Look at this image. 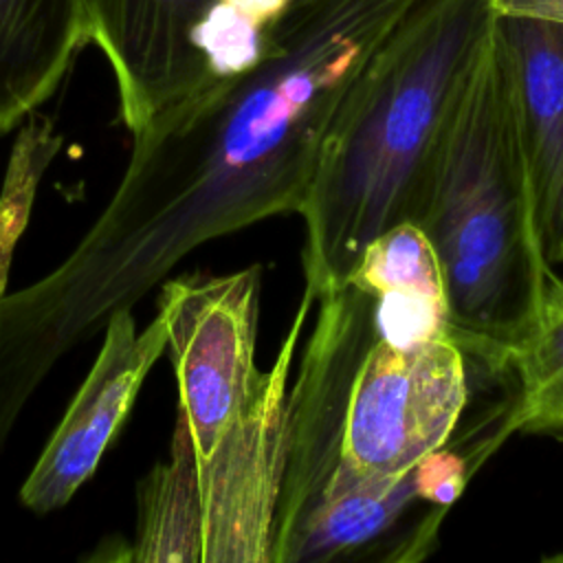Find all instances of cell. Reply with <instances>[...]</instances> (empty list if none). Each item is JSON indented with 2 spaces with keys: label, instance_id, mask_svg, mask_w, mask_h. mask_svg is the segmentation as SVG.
<instances>
[{
  "label": "cell",
  "instance_id": "1",
  "mask_svg": "<svg viewBox=\"0 0 563 563\" xmlns=\"http://www.w3.org/2000/svg\"><path fill=\"white\" fill-rule=\"evenodd\" d=\"M418 0H292L246 73L156 114L110 200L40 279L0 295V449L55 365L196 246L301 213L328 128Z\"/></svg>",
  "mask_w": 563,
  "mask_h": 563
},
{
  "label": "cell",
  "instance_id": "2",
  "mask_svg": "<svg viewBox=\"0 0 563 563\" xmlns=\"http://www.w3.org/2000/svg\"><path fill=\"white\" fill-rule=\"evenodd\" d=\"M468 389L451 336L394 343L374 292L345 282L317 295L286 400L273 563L361 550L411 563L435 550L446 510L418 495L413 468L453 438Z\"/></svg>",
  "mask_w": 563,
  "mask_h": 563
},
{
  "label": "cell",
  "instance_id": "3",
  "mask_svg": "<svg viewBox=\"0 0 563 563\" xmlns=\"http://www.w3.org/2000/svg\"><path fill=\"white\" fill-rule=\"evenodd\" d=\"M260 264L158 292L178 411L165 462L139 484L132 561L273 563L286 400L317 295L303 286L275 363L257 367Z\"/></svg>",
  "mask_w": 563,
  "mask_h": 563
},
{
  "label": "cell",
  "instance_id": "4",
  "mask_svg": "<svg viewBox=\"0 0 563 563\" xmlns=\"http://www.w3.org/2000/svg\"><path fill=\"white\" fill-rule=\"evenodd\" d=\"M495 18L493 0H418L352 81L299 213L314 295L345 284L378 233L416 222L442 125Z\"/></svg>",
  "mask_w": 563,
  "mask_h": 563
},
{
  "label": "cell",
  "instance_id": "5",
  "mask_svg": "<svg viewBox=\"0 0 563 563\" xmlns=\"http://www.w3.org/2000/svg\"><path fill=\"white\" fill-rule=\"evenodd\" d=\"M416 224L442 266L449 334L490 367L539 321L552 266L537 235L512 73L493 31L442 125Z\"/></svg>",
  "mask_w": 563,
  "mask_h": 563
},
{
  "label": "cell",
  "instance_id": "6",
  "mask_svg": "<svg viewBox=\"0 0 563 563\" xmlns=\"http://www.w3.org/2000/svg\"><path fill=\"white\" fill-rule=\"evenodd\" d=\"M101 334L92 367L20 486L22 506L35 515L64 508L95 475L145 376L167 350L161 314L136 330L132 308H123L108 319Z\"/></svg>",
  "mask_w": 563,
  "mask_h": 563
},
{
  "label": "cell",
  "instance_id": "7",
  "mask_svg": "<svg viewBox=\"0 0 563 563\" xmlns=\"http://www.w3.org/2000/svg\"><path fill=\"white\" fill-rule=\"evenodd\" d=\"M220 0H84L92 44L119 95V117L139 134L156 114L211 86L196 33Z\"/></svg>",
  "mask_w": 563,
  "mask_h": 563
},
{
  "label": "cell",
  "instance_id": "8",
  "mask_svg": "<svg viewBox=\"0 0 563 563\" xmlns=\"http://www.w3.org/2000/svg\"><path fill=\"white\" fill-rule=\"evenodd\" d=\"M495 35L515 81L541 253L563 264V20L497 13Z\"/></svg>",
  "mask_w": 563,
  "mask_h": 563
},
{
  "label": "cell",
  "instance_id": "9",
  "mask_svg": "<svg viewBox=\"0 0 563 563\" xmlns=\"http://www.w3.org/2000/svg\"><path fill=\"white\" fill-rule=\"evenodd\" d=\"M90 44L84 0H0V136L59 90Z\"/></svg>",
  "mask_w": 563,
  "mask_h": 563
},
{
  "label": "cell",
  "instance_id": "10",
  "mask_svg": "<svg viewBox=\"0 0 563 563\" xmlns=\"http://www.w3.org/2000/svg\"><path fill=\"white\" fill-rule=\"evenodd\" d=\"M517 383L515 431H563V277H548L532 332L510 354Z\"/></svg>",
  "mask_w": 563,
  "mask_h": 563
},
{
  "label": "cell",
  "instance_id": "11",
  "mask_svg": "<svg viewBox=\"0 0 563 563\" xmlns=\"http://www.w3.org/2000/svg\"><path fill=\"white\" fill-rule=\"evenodd\" d=\"M347 282L383 295H413L446 303V288L440 260L427 233L411 220L398 222L378 233L363 251Z\"/></svg>",
  "mask_w": 563,
  "mask_h": 563
},
{
  "label": "cell",
  "instance_id": "12",
  "mask_svg": "<svg viewBox=\"0 0 563 563\" xmlns=\"http://www.w3.org/2000/svg\"><path fill=\"white\" fill-rule=\"evenodd\" d=\"M266 29L220 0L196 33V48L205 59L211 84L246 73L264 53Z\"/></svg>",
  "mask_w": 563,
  "mask_h": 563
},
{
  "label": "cell",
  "instance_id": "13",
  "mask_svg": "<svg viewBox=\"0 0 563 563\" xmlns=\"http://www.w3.org/2000/svg\"><path fill=\"white\" fill-rule=\"evenodd\" d=\"M471 471V460L453 442H446L416 464V490L427 504L449 510L462 495Z\"/></svg>",
  "mask_w": 563,
  "mask_h": 563
},
{
  "label": "cell",
  "instance_id": "14",
  "mask_svg": "<svg viewBox=\"0 0 563 563\" xmlns=\"http://www.w3.org/2000/svg\"><path fill=\"white\" fill-rule=\"evenodd\" d=\"M499 15H539L563 20V0H493Z\"/></svg>",
  "mask_w": 563,
  "mask_h": 563
},
{
  "label": "cell",
  "instance_id": "15",
  "mask_svg": "<svg viewBox=\"0 0 563 563\" xmlns=\"http://www.w3.org/2000/svg\"><path fill=\"white\" fill-rule=\"evenodd\" d=\"M240 13H244L249 20L260 24L262 29H268L292 0H224Z\"/></svg>",
  "mask_w": 563,
  "mask_h": 563
}]
</instances>
